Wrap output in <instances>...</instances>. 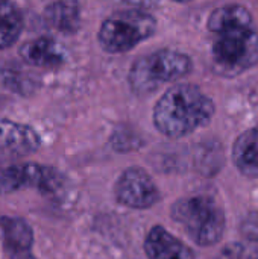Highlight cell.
<instances>
[{
  "mask_svg": "<svg viewBox=\"0 0 258 259\" xmlns=\"http://www.w3.org/2000/svg\"><path fill=\"white\" fill-rule=\"evenodd\" d=\"M116 199L131 209H148L160 202L161 194L149 173L140 167L126 168L116 182Z\"/></svg>",
  "mask_w": 258,
  "mask_h": 259,
  "instance_id": "8992f818",
  "label": "cell"
},
{
  "mask_svg": "<svg viewBox=\"0 0 258 259\" xmlns=\"http://www.w3.org/2000/svg\"><path fill=\"white\" fill-rule=\"evenodd\" d=\"M44 18L50 27L64 33H73L81 23L79 6L73 0H56L46 8Z\"/></svg>",
  "mask_w": 258,
  "mask_h": 259,
  "instance_id": "5bb4252c",
  "label": "cell"
},
{
  "mask_svg": "<svg viewBox=\"0 0 258 259\" xmlns=\"http://www.w3.org/2000/svg\"><path fill=\"white\" fill-rule=\"evenodd\" d=\"M144 253L149 259H195L192 249L163 226H154L148 232Z\"/></svg>",
  "mask_w": 258,
  "mask_h": 259,
  "instance_id": "30bf717a",
  "label": "cell"
},
{
  "mask_svg": "<svg viewBox=\"0 0 258 259\" xmlns=\"http://www.w3.org/2000/svg\"><path fill=\"white\" fill-rule=\"evenodd\" d=\"M233 161L236 167L249 178H258V132H243L233 146Z\"/></svg>",
  "mask_w": 258,
  "mask_h": 259,
  "instance_id": "7c38bea8",
  "label": "cell"
},
{
  "mask_svg": "<svg viewBox=\"0 0 258 259\" xmlns=\"http://www.w3.org/2000/svg\"><path fill=\"white\" fill-rule=\"evenodd\" d=\"M242 234L251 240L258 243V212H251L242 223Z\"/></svg>",
  "mask_w": 258,
  "mask_h": 259,
  "instance_id": "e0dca14e",
  "label": "cell"
},
{
  "mask_svg": "<svg viewBox=\"0 0 258 259\" xmlns=\"http://www.w3.org/2000/svg\"><path fill=\"white\" fill-rule=\"evenodd\" d=\"M46 165L38 164L0 167V196L23 188H35L40 191L46 181Z\"/></svg>",
  "mask_w": 258,
  "mask_h": 259,
  "instance_id": "9c48e42d",
  "label": "cell"
},
{
  "mask_svg": "<svg viewBox=\"0 0 258 259\" xmlns=\"http://www.w3.org/2000/svg\"><path fill=\"white\" fill-rule=\"evenodd\" d=\"M23 30V17L12 0H0V50L18 39Z\"/></svg>",
  "mask_w": 258,
  "mask_h": 259,
  "instance_id": "9a60e30c",
  "label": "cell"
},
{
  "mask_svg": "<svg viewBox=\"0 0 258 259\" xmlns=\"http://www.w3.org/2000/svg\"><path fill=\"white\" fill-rule=\"evenodd\" d=\"M213 100L196 85L184 83L169 88L154 109L155 127L169 138H181L210 123Z\"/></svg>",
  "mask_w": 258,
  "mask_h": 259,
  "instance_id": "6da1fadb",
  "label": "cell"
},
{
  "mask_svg": "<svg viewBox=\"0 0 258 259\" xmlns=\"http://www.w3.org/2000/svg\"><path fill=\"white\" fill-rule=\"evenodd\" d=\"M192 70V61L187 55L176 50H158L134 62L129 82L135 93L146 94L157 90L160 83L175 82Z\"/></svg>",
  "mask_w": 258,
  "mask_h": 259,
  "instance_id": "3957f363",
  "label": "cell"
},
{
  "mask_svg": "<svg viewBox=\"0 0 258 259\" xmlns=\"http://www.w3.org/2000/svg\"><path fill=\"white\" fill-rule=\"evenodd\" d=\"M38 134L27 124L0 120V152L8 156H26L38 150Z\"/></svg>",
  "mask_w": 258,
  "mask_h": 259,
  "instance_id": "52a82bcc",
  "label": "cell"
},
{
  "mask_svg": "<svg viewBox=\"0 0 258 259\" xmlns=\"http://www.w3.org/2000/svg\"><path fill=\"white\" fill-rule=\"evenodd\" d=\"M170 215L201 247L217 244L225 232V212L208 196L179 199L173 203Z\"/></svg>",
  "mask_w": 258,
  "mask_h": 259,
  "instance_id": "7a4b0ae2",
  "label": "cell"
},
{
  "mask_svg": "<svg viewBox=\"0 0 258 259\" xmlns=\"http://www.w3.org/2000/svg\"><path fill=\"white\" fill-rule=\"evenodd\" d=\"M157 20L141 11H119L108 17L99 29V44L108 53H123L151 38Z\"/></svg>",
  "mask_w": 258,
  "mask_h": 259,
  "instance_id": "277c9868",
  "label": "cell"
},
{
  "mask_svg": "<svg viewBox=\"0 0 258 259\" xmlns=\"http://www.w3.org/2000/svg\"><path fill=\"white\" fill-rule=\"evenodd\" d=\"M175 2H179V3H186V2H192V0H175Z\"/></svg>",
  "mask_w": 258,
  "mask_h": 259,
  "instance_id": "ac0fdd59",
  "label": "cell"
},
{
  "mask_svg": "<svg viewBox=\"0 0 258 259\" xmlns=\"http://www.w3.org/2000/svg\"><path fill=\"white\" fill-rule=\"evenodd\" d=\"M211 56L222 74H239L258 64V32L252 26L237 27L217 33Z\"/></svg>",
  "mask_w": 258,
  "mask_h": 259,
  "instance_id": "5b68a950",
  "label": "cell"
},
{
  "mask_svg": "<svg viewBox=\"0 0 258 259\" xmlns=\"http://www.w3.org/2000/svg\"><path fill=\"white\" fill-rule=\"evenodd\" d=\"M249 26H252L251 12L242 5L220 6L211 12L207 21L208 30L214 33H220L237 27H249Z\"/></svg>",
  "mask_w": 258,
  "mask_h": 259,
  "instance_id": "4fadbf2b",
  "label": "cell"
},
{
  "mask_svg": "<svg viewBox=\"0 0 258 259\" xmlns=\"http://www.w3.org/2000/svg\"><path fill=\"white\" fill-rule=\"evenodd\" d=\"M213 259H258V255L255 250L245 244L233 243L225 246Z\"/></svg>",
  "mask_w": 258,
  "mask_h": 259,
  "instance_id": "2e32d148",
  "label": "cell"
},
{
  "mask_svg": "<svg viewBox=\"0 0 258 259\" xmlns=\"http://www.w3.org/2000/svg\"><path fill=\"white\" fill-rule=\"evenodd\" d=\"M0 229L8 259H35L32 255L33 232L23 219L3 217L0 219Z\"/></svg>",
  "mask_w": 258,
  "mask_h": 259,
  "instance_id": "ba28073f",
  "label": "cell"
},
{
  "mask_svg": "<svg viewBox=\"0 0 258 259\" xmlns=\"http://www.w3.org/2000/svg\"><path fill=\"white\" fill-rule=\"evenodd\" d=\"M20 56L24 62L41 68L58 67L64 62L62 47L55 39L46 36L24 42L20 47Z\"/></svg>",
  "mask_w": 258,
  "mask_h": 259,
  "instance_id": "8fae6325",
  "label": "cell"
}]
</instances>
